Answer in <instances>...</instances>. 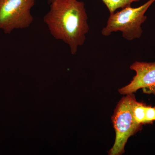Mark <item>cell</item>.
Listing matches in <instances>:
<instances>
[{"label":"cell","mask_w":155,"mask_h":155,"mask_svg":"<svg viewBox=\"0 0 155 155\" xmlns=\"http://www.w3.org/2000/svg\"><path fill=\"white\" fill-rule=\"evenodd\" d=\"M106 5L110 14L115 13L117 9L123 8L127 6H130L131 3L138 2L140 0H102Z\"/></svg>","instance_id":"52a82bcc"},{"label":"cell","mask_w":155,"mask_h":155,"mask_svg":"<svg viewBox=\"0 0 155 155\" xmlns=\"http://www.w3.org/2000/svg\"><path fill=\"white\" fill-rule=\"evenodd\" d=\"M54 1V0H48V3L50 4Z\"/></svg>","instance_id":"9c48e42d"},{"label":"cell","mask_w":155,"mask_h":155,"mask_svg":"<svg viewBox=\"0 0 155 155\" xmlns=\"http://www.w3.org/2000/svg\"><path fill=\"white\" fill-rule=\"evenodd\" d=\"M35 0H0V29L5 34L28 28L33 22Z\"/></svg>","instance_id":"277c9868"},{"label":"cell","mask_w":155,"mask_h":155,"mask_svg":"<svg viewBox=\"0 0 155 155\" xmlns=\"http://www.w3.org/2000/svg\"><path fill=\"white\" fill-rule=\"evenodd\" d=\"M136 75L130 83L118 90L120 94L127 95L142 89L143 92L155 95V62L145 63L136 61L130 66Z\"/></svg>","instance_id":"5b68a950"},{"label":"cell","mask_w":155,"mask_h":155,"mask_svg":"<svg viewBox=\"0 0 155 155\" xmlns=\"http://www.w3.org/2000/svg\"><path fill=\"white\" fill-rule=\"evenodd\" d=\"M147 105L141 102L136 101L132 107V114L135 122L139 125L147 124L146 113Z\"/></svg>","instance_id":"8992f818"},{"label":"cell","mask_w":155,"mask_h":155,"mask_svg":"<svg viewBox=\"0 0 155 155\" xmlns=\"http://www.w3.org/2000/svg\"><path fill=\"white\" fill-rule=\"evenodd\" d=\"M136 101L133 93L127 94L118 102L112 117L116 132L114 144L109 155H120L125 153L128 138L141 129L142 125L135 122L132 114V107Z\"/></svg>","instance_id":"3957f363"},{"label":"cell","mask_w":155,"mask_h":155,"mask_svg":"<svg viewBox=\"0 0 155 155\" xmlns=\"http://www.w3.org/2000/svg\"><path fill=\"white\" fill-rule=\"evenodd\" d=\"M146 121L147 124H151L154 121H155V107L147 106Z\"/></svg>","instance_id":"ba28073f"},{"label":"cell","mask_w":155,"mask_h":155,"mask_svg":"<svg viewBox=\"0 0 155 155\" xmlns=\"http://www.w3.org/2000/svg\"><path fill=\"white\" fill-rule=\"evenodd\" d=\"M87 19L84 3L78 0H54L43 18L53 37L68 45L73 55L85 42Z\"/></svg>","instance_id":"6da1fadb"},{"label":"cell","mask_w":155,"mask_h":155,"mask_svg":"<svg viewBox=\"0 0 155 155\" xmlns=\"http://www.w3.org/2000/svg\"><path fill=\"white\" fill-rule=\"evenodd\" d=\"M155 2V0H149L138 8L127 6L111 14L107 25L102 30L103 35L108 36L112 32L120 31L122 36L127 40L139 38L143 33L141 25L147 19L145 14Z\"/></svg>","instance_id":"7a4b0ae2"}]
</instances>
